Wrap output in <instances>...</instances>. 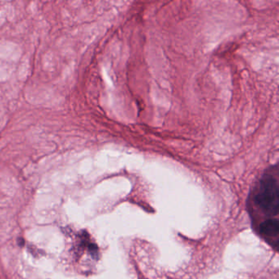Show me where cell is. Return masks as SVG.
Masks as SVG:
<instances>
[{
  "label": "cell",
  "mask_w": 279,
  "mask_h": 279,
  "mask_svg": "<svg viewBox=\"0 0 279 279\" xmlns=\"http://www.w3.org/2000/svg\"><path fill=\"white\" fill-rule=\"evenodd\" d=\"M278 192L277 170L272 169L260 179L251 194L253 211L265 216L266 219L264 221L278 220Z\"/></svg>",
  "instance_id": "obj_1"
}]
</instances>
